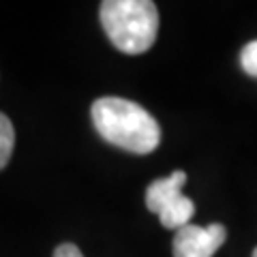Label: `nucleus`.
Returning a JSON list of instances; mask_svg holds the SVG:
<instances>
[{"instance_id": "nucleus-1", "label": "nucleus", "mask_w": 257, "mask_h": 257, "mask_svg": "<svg viewBox=\"0 0 257 257\" xmlns=\"http://www.w3.org/2000/svg\"><path fill=\"white\" fill-rule=\"evenodd\" d=\"M92 124L107 144L133 155H150L161 142V126L142 105L120 96H101L92 103Z\"/></svg>"}, {"instance_id": "nucleus-2", "label": "nucleus", "mask_w": 257, "mask_h": 257, "mask_svg": "<svg viewBox=\"0 0 257 257\" xmlns=\"http://www.w3.org/2000/svg\"><path fill=\"white\" fill-rule=\"evenodd\" d=\"M99 18L109 41L122 54H144L157 41L159 11L150 0H105Z\"/></svg>"}, {"instance_id": "nucleus-3", "label": "nucleus", "mask_w": 257, "mask_h": 257, "mask_svg": "<svg viewBox=\"0 0 257 257\" xmlns=\"http://www.w3.org/2000/svg\"><path fill=\"white\" fill-rule=\"evenodd\" d=\"M184 182H187V174L178 170L167 178L155 180L146 189L148 210L159 214L161 225L167 229H182L195 214V204L187 195H182Z\"/></svg>"}, {"instance_id": "nucleus-4", "label": "nucleus", "mask_w": 257, "mask_h": 257, "mask_svg": "<svg viewBox=\"0 0 257 257\" xmlns=\"http://www.w3.org/2000/svg\"><path fill=\"white\" fill-rule=\"evenodd\" d=\"M227 240V229L221 223L208 227L184 225L174 236V257H212Z\"/></svg>"}, {"instance_id": "nucleus-5", "label": "nucleus", "mask_w": 257, "mask_h": 257, "mask_svg": "<svg viewBox=\"0 0 257 257\" xmlns=\"http://www.w3.org/2000/svg\"><path fill=\"white\" fill-rule=\"evenodd\" d=\"M13 144H15L13 122L0 111V170L9 163V159L13 155Z\"/></svg>"}, {"instance_id": "nucleus-6", "label": "nucleus", "mask_w": 257, "mask_h": 257, "mask_svg": "<svg viewBox=\"0 0 257 257\" xmlns=\"http://www.w3.org/2000/svg\"><path fill=\"white\" fill-rule=\"evenodd\" d=\"M240 64L246 75L257 77V41H251L242 47L240 52Z\"/></svg>"}, {"instance_id": "nucleus-7", "label": "nucleus", "mask_w": 257, "mask_h": 257, "mask_svg": "<svg viewBox=\"0 0 257 257\" xmlns=\"http://www.w3.org/2000/svg\"><path fill=\"white\" fill-rule=\"evenodd\" d=\"M54 257H84V255H82V251H79L75 244L64 242V244H58V246H56Z\"/></svg>"}, {"instance_id": "nucleus-8", "label": "nucleus", "mask_w": 257, "mask_h": 257, "mask_svg": "<svg viewBox=\"0 0 257 257\" xmlns=\"http://www.w3.org/2000/svg\"><path fill=\"white\" fill-rule=\"evenodd\" d=\"M253 257H257V248H255V251H253Z\"/></svg>"}]
</instances>
